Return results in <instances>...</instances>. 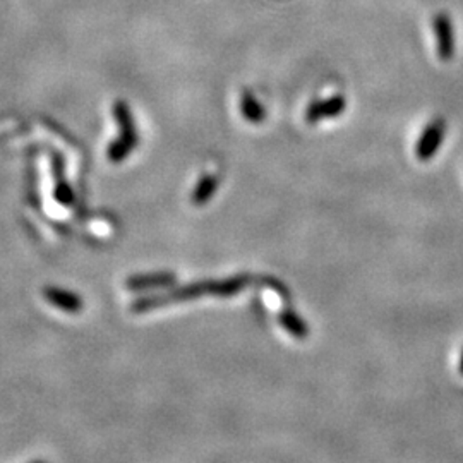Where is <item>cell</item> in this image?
<instances>
[{
  "label": "cell",
  "instance_id": "cell-1",
  "mask_svg": "<svg viewBox=\"0 0 463 463\" xmlns=\"http://www.w3.org/2000/svg\"><path fill=\"white\" fill-rule=\"evenodd\" d=\"M251 283V276H233L230 280H223V282H206L191 285V287L180 288V290L173 292V294L165 297H156V299H144L134 304L136 311H148L154 306H163L168 302H179V300L197 299L201 295H218V297H232L239 292H242L247 285Z\"/></svg>",
  "mask_w": 463,
  "mask_h": 463
},
{
  "label": "cell",
  "instance_id": "cell-2",
  "mask_svg": "<svg viewBox=\"0 0 463 463\" xmlns=\"http://www.w3.org/2000/svg\"><path fill=\"white\" fill-rule=\"evenodd\" d=\"M446 136V121L445 118H434L426 125L415 146V154L421 161L433 160L434 154L441 148Z\"/></svg>",
  "mask_w": 463,
  "mask_h": 463
},
{
  "label": "cell",
  "instance_id": "cell-3",
  "mask_svg": "<svg viewBox=\"0 0 463 463\" xmlns=\"http://www.w3.org/2000/svg\"><path fill=\"white\" fill-rule=\"evenodd\" d=\"M347 109V101L342 94H335V97L324 98V100H316L307 106L306 110V121L309 124H318L321 121L328 118H336L342 116Z\"/></svg>",
  "mask_w": 463,
  "mask_h": 463
},
{
  "label": "cell",
  "instance_id": "cell-4",
  "mask_svg": "<svg viewBox=\"0 0 463 463\" xmlns=\"http://www.w3.org/2000/svg\"><path fill=\"white\" fill-rule=\"evenodd\" d=\"M434 37H436V51L441 61H451L455 55V33L451 18L446 13L436 14L433 23Z\"/></svg>",
  "mask_w": 463,
  "mask_h": 463
},
{
  "label": "cell",
  "instance_id": "cell-5",
  "mask_svg": "<svg viewBox=\"0 0 463 463\" xmlns=\"http://www.w3.org/2000/svg\"><path fill=\"white\" fill-rule=\"evenodd\" d=\"M45 295L54 306L64 309V311L78 312L79 309H81V300L74 294H69V292L58 290V288H49V290L45 292Z\"/></svg>",
  "mask_w": 463,
  "mask_h": 463
},
{
  "label": "cell",
  "instance_id": "cell-6",
  "mask_svg": "<svg viewBox=\"0 0 463 463\" xmlns=\"http://www.w3.org/2000/svg\"><path fill=\"white\" fill-rule=\"evenodd\" d=\"M280 324H282L288 333L294 335L295 338H299V340L307 338V333H309L307 324L304 323L294 311L282 312V314H280Z\"/></svg>",
  "mask_w": 463,
  "mask_h": 463
},
{
  "label": "cell",
  "instance_id": "cell-7",
  "mask_svg": "<svg viewBox=\"0 0 463 463\" xmlns=\"http://www.w3.org/2000/svg\"><path fill=\"white\" fill-rule=\"evenodd\" d=\"M242 113L245 117V121L252 122V124H259V122L264 121V109L261 106V103L256 100L254 94L252 93H244L242 97Z\"/></svg>",
  "mask_w": 463,
  "mask_h": 463
},
{
  "label": "cell",
  "instance_id": "cell-8",
  "mask_svg": "<svg viewBox=\"0 0 463 463\" xmlns=\"http://www.w3.org/2000/svg\"><path fill=\"white\" fill-rule=\"evenodd\" d=\"M172 280L170 275H149V276H137L129 282L130 288H146V287H160V285H167Z\"/></svg>",
  "mask_w": 463,
  "mask_h": 463
},
{
  "label": "cell",
  "instance_id": "cell-9",
  "mask_svg": "<svg viewBox=\"0 0 463 463\" xmlns=\"http://www.w3.org/2000/svg\"><path fill=\"white\" fill-rule=\"evenodd\" d=\"M460 371H462V374H463V354H462V360H460Z\"/></svg>",
  "mask_w": 463,
  "mask_h": 463
}]
</instances>
